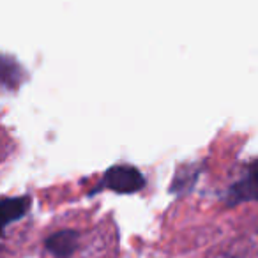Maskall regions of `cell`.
Masks as SVG:
<instances>
[{"label": "cell", "instance_id": "3957f363", "mask_svg": "<svg viewBox=\"0 0 258 258\" xmlns=\"http://www.w3.org/2000/svg\"><path fill=\"white\" fill-rule=\"evenodd\" d=\"M30 197H16V198H2L0 200V230L8 225L22 219L30 209Z\"/></svg>", "mask_w": 258, "mask_h": 258}, {"label": "cell", "instance_id": "6da1fadb", "mask_svg": "<svg viewBox=\"0 0 258 258\" xmlns=\"http://www.w3.org/2000/svg\"><path fill=\"white\" fill-rule=\"evenodd\" d=\"M144 173L131 165H115L108 168L103 177V182H101V187H106V189L120 195L137 193V191L144 189Z\"/></svg>", "mask_w": 258, "mask_h": 258}, {"label": "cell", "instance_id": "7a4b0ae2", "mask_svg": "<svg viewBox=\"0 0 258 258\" xmlns=\"http://www.w3.org/2000/svg\"><path fill=\"white\" fill-rule=\"evenodd\" d=\"M80 244V233L76 230H60L46 239L44 246L53 256L57 258H69L75 254Z\"/></svg>", "mask_w": 258, "mask_h": 258}]
</instances>
